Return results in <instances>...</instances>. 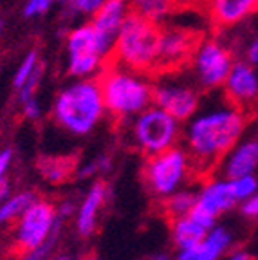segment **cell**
Wrapping results in <instances>:
<instances>
[{
	"mask_svg": "<svg viewBox=\"0 0 258 260\" xmlns=\"http://www.w3.org/2000/svg\"><path fill=\"white\" fill-rule=\"evenodd\" d=\"M246 126V110L228 100L224 105L197 110L188 119L182 134L191 170L197 175L211 174L224 155L240 141Z\"/></svg>",
	"mask_w": 258,
	"mask_h": 260,
	"instance_id": "obj_1",
	"label": "cell"
},
{
	"mask_svg": "<svg viewBox=\"0 0 258 260\" xmlns=\"http://www.w3.org/2000/svg\"><path fill=\"white\" fill-rule=\"evenodd\" d=\"M145 73L128 69L121 63H109L100 73L101 96L105 110L116 119H128L152 105V83Z\"/></svg>",
	"mask_w": 258,
	"mask_h": 260,
	"instance_id": "obj_2",
	"label": "cell"
},
{
	"mask_svg": "<svg viewBox=\"0 0 258 260\" xmlns=\"http://www.w3.org/2000/svg\"><path fill=\"white\" fill-rule=\"evenodd\" d=\"M53 112L56 123L67 132L74 136L90 134L107 114L98 80L81 78L63 89L54 102Z\"/></svg>",
	"mask_w": 258,
	"mask_h": 260,
	"instance_id": "obj_3",
	"label": "cell"
},
{
	"mask_svg": "<svg viewBox=\"0 0 258 260\" xmlns=\"http://www.w3.org/2000/svg\"><path fill=\"white\" fill-rule=\"evenodd\" d=\"M161 24L130 11L114 42L110 58L139 73H153L159 56Z\"/></svg>",
	"mask_w": 258,
	"mask_h": 260,
	"instance_id": "obj_4",
	"label": "cell"
},
{
	"mask_svg": "<svg viewBox=\"0 0 258 260\" xmlns=\"http://www.w3.org/2000/svg\"><path fill=\"white\" fill-rule=\"evenodd\" d=\"M130 134L137 150L148 157L177 145L181 139V121L152 103L134 116Z\"/></svg>",
	"mask_w": 258,
	"mask_h": 260,
	"instance_id": "obj_5",
	"label": "cell"
},
{
	"mask_svg": "<svg viewBox=\"0 0 258 260\" xmlns=\"http://www.w3.org/2000/svg\"><path fill=\"white\" fill-rule=\"evenodd\" d=\"M191 172V161L186 150L175 145L168 150L146 157L143 179L153 197L165 199L182 186Z\"/></svg>",
	"mask_w": 258,
	"mask_h": 260,
	"instance_id": "obj_6",
	"label": "cell"
},
{
	"mask_svg": "<svg viewBox=\"0 0 258 260\" xmlns=\"http://www.w3.org/2000/svg\"><path fill=\"white\" fill-rule=\"evenodd\" d=\"M107 44L101 40L92 24L74 27L67 37L69 73L74 78H92L105 67L107 56H110Z\"/></svg>",
	"mask_w": 258,
	"mask_h": 260,
	"instance_id": "obj_7",
	"label": "cell"
},
{
	"mask_svg": "<svg viewBox=\"0 0 258 260\" xmlns=\"http://www.w3.org/2000/svg\"><path fill=\"white\" fill-rule=\"evenodd\" d=\"M202 38L199 29L168 20L165 25H161L159 56L153 73H175V71H179L182 65H186L191 60Z\"/></svg>",
	"mask_w": 258,
	"mask_h": 260,
	"instance_id": "obj_8",
	"label": "cell"
},
{
	"mask_svg": "<svg viewBox=\"0 0 258 260\" xmlns=\"http://www.w3.org/2000/svg\"><path fill=\"white\" fill-rule=\"evenodd\" d=\"M56 220V206H53L49 201L35 199L31 206L18 217L15 230V246L24 253L38 248L51 235Z\"/></svg>",
	"mask_w": 258,
	"mask_h": 260,
	"instance_id": "obj_9",
	"label": "cell"
},
{
	"mask_svg": "<svg viewBox=\"0 0 258 260\" xmlns=\"http://www.w3.org/2000/svg\"><path fill=\"white\" fill-rule=\"evenodd\" d=\"M191 61H194V69L201 85L206 89H217L224 85L235 63L230 51L217 40L199 42Z\"/></svg>",
	"mask_w": 258,
	"mask_h": 260,
	"instance_id": "obj_10",
	"label": "cell"
},
{
	"mask_svg": "<svg viewBox=\"0 0 258 260\" xmlns=\"http://www.w3.org/2000/svg\"><path fill=\"white\" fill-rule=\"evenodd\" d=\"M152 103L166 110L177 121H188L199 110L201 100L194 87L172 78H163L152 85Z\"/></svg>",
	"mask_w": 258,
	"mask_h": 260,
	"instance_id": "obj_11",
	"label": "cell"
},
{
	"mask_svg": "<svg viewBox=\"0 0 258 260\" xmlns=\"http://www.w3.org/2000/svg\"><path fill=\"white\" fill-rule=\"evenodd\" d=\"M235 204H237V199L231 190L230 179H211L201 188L195 206L191 208L188 215L202 228L211 230L215 226L217 217L222 215L224 211L231 210Z\"/></svg>",
	"mask_w": 258,
	"mask_h": 260,
	"instance_id": "obj_12",
	"label": "cell"
},
{
	"mask_svg": "<svg viewBox=\"0 0 258 260\" xmlns=\"http://www.w3.org/2000/svg\"><path fill=\"white\" fill-rule=\"evenodd\" d=\"M224 94L228 102L240 109L258 102V74L249 61H235L224 81Z\"/></svg>",
	"mask_w": 258,
	"mask_h": 260,
	"instance_id": "obj_13",
	"label": "cell"
},
{
	"mask_svg": "<svg viewBox=\"0 0 258 260\" xmlns=\"http://www.w3.org/2000/svg\"><path fill=\"white\" fill-rule=\"evenodd\" d=\"M130 6L128 0H105L103 4L98 8V11L92 15V27L98 31L101 40L105 42L107 47L112 51L114 42L123 22L128 16Z\"/></svg>",
	"mask_w": 258,
	"mask_h": 260,
	"instance_id": "obj_14",
	"label": "cell"
},
{
	"mask_svg": "<svg viewBox=\"0 0 258 260\" xmlns=\"http://www.w3.org/2000/svg\"><path fill=\"white\" fill-rule=\"evenodd\" d=\"M220 162L224 179H237L254 174L258 168V139L253 138L238 141Z\"/></svg>",
	"mask_w": 258,
	"mask_h": 260,
	"instance_id": "obj_15",
	"label": "cell"
},
{
	"mask_svg": "<svg viewBox=\"0 0 258 260\" xmlns=\"http://www.w3.org/2000/svg\"><path fill=\"white\" fill-rule=\"evenodd\" d=\"M107 195H109V186L103 181H96L89 188V193L85 195V199L78 208L76 217V230L81 237H89L94 233L98 224V213L105 204Z\"/></svg>",
	"mask_w": 258,
	"mask_h": 260,
	"instance_id": "obj_16",
	"label": "cell"
},
{
	"mask_svg": "<svg viewBox=\"0 0 258 260\" xmlns=\"http://www.w3.org/2000/svg\"><path fill=\"white\" fill-rule=\"evenodd\" d=\"M231 233L226 228H211L206 233L204 240L197 244L195 248L181 249L177 260H218L220 255L230 248Z\"/></svg>",
	"mask_w": 258,
	"mask_h": 260,
	"instance_id": "obj_17",
	"label": "cell"
},
{
	"mask_svg": "<svg viewBox=\"0 0 258 260\" xmlns=\"http://www.w3.org/2000/svg\"><path fill=\"white\" fill-rule=\"evenodd\" d=\"M258 9V0H210L211 20L218 27H230Z\"/></svg>",
	"mask_w": 258,
	"mask_h": 260,
	"instance_id": "obj_18",
	"label": "cell"
},
{
	"mask_svg": "<svg viewBox=\"0 0 258 260\" xmlns=\"http://www.w3.org/2000/svg\"><path fill=\"white\" fill-rule=\"evenodd\" d=\"M172 235H174V244L179 249H190L195 248L197 244H201L204 240L206 233L210 230L202 228L199 222H195L190 215L179 217V219L172 220Z\"/></svg>",
	"mask_w": 258,
	"mask_h": 260,
	"instance_id": "obj_19",
	"label": "cell"
},
{
	"mask_svg": "<svg viewBox=\"0 0 258 260\" xmlns=\"http://www.w3.org/2000/svg\"><path fill=\"white\" fill-rule=\"evenodd\" d=\"M76 161L74 157H63V155H54V157H42L38 161V170L45 181L53 184H60L67 181L74 174Z\"/></svg>",
	"mask_w": 258,
	"mask_h": 260,
	"instance_id": "obj_20",
	"label": "cell"
},
{
	"mask_svg": "<svg viewBox=\"0 0 258 260\" xmlns=\"http://www.w3.org/2000/svg\"><path fill=\"white\" fill-rule=\"evenodd\" d=\"M128 6L132 13L157 24L166 20L170 15H174L177 9L174 0H128Z\"/></svg>",
	"mask_w": 258,
	"mask_h": 260,
	"instance_id": "obj_21",
	"label": "cell"
},
{
	"mask_svg": "<svg viewBox=\"0 0 258 260\" xmlns=\"http://www.w3.org/2000/svg\"><path fill=\"white\" fill-rule=\"evenodd\" d=\"M195 201H197V193L188 191V190H177L163 199V213H165L170 220L184 217V215H188L191 211V208L195 206Z\"/></svg>",
	"mask_w": 258,
	"mask_h": 260,
	"instance_id": "obj_22",
	"label": "cell"
},
{
	"mask_svg": "<svg viewBox=\"0 0 258 260\" xmlns=\"http://www.w3.org/2000/svg\"><path fill=\"white\" fill-rule=\"evenodd\" d=\"M37 199V195L33 191H20V193L8 197L6 201L0 203V224L11 222V220L18 219V217L31 206L33 201Z\"/></svg>",
	"mask_w": 258,
	"mask_h": 260,
	"instance_id": "obj_23",
	"label": "cell"
},
{
	"mask_svg": "<svg viewBox=\"0 0 258 260\" xmlns=\"http://www.w3.org/2000/svg\"><path fill=\"white\" fill-rule=\"evenodd\" d=\"M231 181V190H233V195L237 203H242L246 201L249 195H253L254 191H258V181L253 174L251 175H242V177L237 179H230Z\"/></svg>",
	"mask_w": 258,
	"mask_h": 260,
	"instance_id": "obj_24",
	"label": "cell"
},
{
	"mask_svg": "<svg viewBox=\"0 0 258 260\" xmlns=\"http://www.w3.org/2000/svg\"><path fill=\"white\" fill-rule=\"evenodd\" d=\"M105 0H61L67 15H94Z\"/></svg>",
	"mask_w": 258,
	"mask_h": 260,
	"instance_id": "obj_25",
	"label": "cell"
},
{
	"mask_svg": "<svg viewBox=\"0 0 258 260\" xmlns=\"http://www.w3.org/2000/svg\"><path fill=\"white\" fill-rule=\"evenodd\" d=\"M38 65H40V61H38V53L37 51H31V53L24 58L20 67L16 69L15 81H13V83H15V89H20V87L24 85L25 81L31 78V74L38 69Z\"/></svg>",
	"mask_w": 258,
	"mask_h": 260,
	"instance_id": "obj_26",
	"label": "cell"
},
{
	"mask_svg": "<svg viewBox=\"0 0 258 260\" xmlns=\"http://www.w3.org/2000/svg\"><path fill=\"white\" fill-rule=\"evenodd\" d=\"M40 78H42V65H38V69L31 74V78L18 89V100H20L22 103L31 100V98H35V90H37Z\"/></svg>",
	"mask_w": 258,
	"mask_h": 260,
	"instance_id": "obj_27",
	"label": "cell"
},
{
	"mask_svg": "<svg viewBox=\"0 0 258 260\" xmlns=\"http://www.w3.org/2000/svg\"><path fill=\"white\" fill-rule=\"evenodd\" d=\"M54 0H27V4L24 8V15L27 18H35V16H40L44 13H47L53 6Z\"/></svg>",
	"mask_w": 258,
	"mask_h": 260,
	"instance_id": "obj_28",
	"label": "cell"
},
{
	"mask_svg": "<svg viewBox=\"0 0 258 260\" xmlns=\"http://www.w3.org/2000/svg\"><path fill=\"white\" fill-rule=\"evenodd\" d=\"M110 168V159L109 157H98L96 161H92V162H89L87 167H83L80 170V177H89V175H94L96 172H103V170H109Z\"/></svg>",
	"mask_w": 258,
	"mask_h": 260,
	"instance_id": "obj_29",
	"label": "cell"
},
{
	"mask_svg": "<svg viewBox=\"0 0 258 260\" xmlns=\"http://www.w3.org/2000/svg\"><path fill=\"white\" fill-rule=\"evenodd\" d=\"M242 213L247 217H256L258 219V191H254L246 201H242Z\"/></svg>",
	"mask_w": 258,
	"mask_h": 260,
	"instance_id": "obj_30",
	"label": "cell"
},
{
	"mask_svg": "<svg viewBox=\"0 0 258 260\" xmlns=\"http://www.w3.org/2000/svg\"><path fill=\"white\" fill-rule=\"evenodd\" d=\"M22 105H24V114L29 119H38L42 116V107L37 98H31V100L22 103Z\"/></svg>",
	"mask_w": 258,
	"mask_h": 260,
	"instance_id": "obj_31",
	"label": "cell"
},
{
	"mask_svg": "<svg viewBox=\"0 0 258 260\" xmlns=\"http://www.w3.org/2000/svg\"><path fill=\"white\" fill-rule=\"evenodd\" d=\"M13 152L11 150H2L0 152V179L6 177V172H8L9 165H11Z\"/></svg>",
	"mask_w": 258,
	"mask_h": 260,
	"instance_id": "obj_32",
	"label": "cell"
},
{
	"mask_svg": "<svg viewBox=\"0 0 258 260\" xmlns=\"http://www.w3.org/2000/svg\"><path fill=\"white\" fill-rule=\"evenodd\" d=\"M56 213L60 219H67V217H71L74 213V204L71 203V201H65V203H61L60 206L56 208Z\"/></svg>",
	"mask_w": 258,
	"mask_h": 260,
	"instance_id": "obj_33",
	"label": "cell"
},
{
	"mask_svg": "<svg viewBox=\"0 0 258 260\" xmlns=\"http://www.w3.org/2000/svg\"><path fill=\"white\" fill-rule=\"evenodd\" d=\"M247 60L251 65H258V38H254L247 45Z\"/></svg>",
	"mask_w": 258,
	"mask_h": 260,
	"instance_id": "obj_34",
	"label": "cell"
},
{
	"mask_svg": "<svg viewBox=\"0 0 258 260\" xmlns=\"http://www.w3.org/2000/svg\"><path fill=\"white\" fill-rule=\"evenodd\" d=\"M9 197V183L6 181V177L0 179V203L6 201Z\"/></svg>",
	"mask_w": 258,
	"mask_h": 260,
	"instance_id": "obj_35",
	"label": "cell"
},
{
	"mask_svg": "<svg viewBox=\"0 0 258 260\" xmlns=\"http://www.w3.org/2000/svg\"><path fill=\"white\" fill-rule=\"evenodd\" d=\"M230 260H251L249 253L246 251H235L233 255L230 256Z\"/></svg>",
	"mask_w": 258,
	"mask_h": 260,
	"instance_id": "obj_36",
	"label": "cell"
},
{
	"mask_svg": "<svg viewBox=\"0 0 258 260\" xmlns=\"http://www.w3.org/2000/svg\"><path fill=\"white\" fill-rule=\"evenodd\" d=\"M175 2V8H179V6H186V8H190V6H194L195 2H201V0H174Z\"/></svg>",
	"mask_w": 258,
	"mask_h": 260,
	"instance_id": "obj_37",
	"label": "cell"
},
{
	"mask_svg": "<svg viewBox=\"0 0 258 260\" xmlns=\"http://www.w3.org/2000/svg\"><path fill=\"white\" fill-rule=\"evenodd\" d=\"M51 260H73V258L67 255H60V256H54V258H51Z\"/></svg>",
	"mask_w": 258,
	"mask_h": 260,
	"instance_id": "obj_38",
	"label": "cell"
},
{
	"mask_svg": "<svg viewBox=\"0 0 258 260\" xmlns=\"http://www.w3.org/2000/svg\"><path fill=\"white\" fill-rule=\"evenodd\" d=\"M153 260H170V258H168V255H157Z\"/></svg>",
	"mask_w": 258,
	"mask_h": 260,
	"instance_id": "obj_39",
	"label": "cell"
},
{
	"mask_svg": "<svg viewBox=\"0 0 258 260\" xmlns=\"http://www.w3.org/2000/svg\"><path fill=\"white\" fill-rule=\"evenodd\" d=\"M87 260H98L96 256H90V258H87Z\"/></svg>",
	"mask_w": 258,
	"mask_h": 260,
	"instance_id": "obj_40",
	"label": "cell"
},
{
	"mask_svg": "<svg viewBox=\"0 0 258 260\" xmlns=\"http://www.w3.org/2000/svg\"><path fill=\"white\" fill-rule=\"evenodd\" d=\"M0 32H2V20H0Z\"/></svg>",
	"mask_w": 258,
	"mask_h": 260,
	"instance_id": "obj_41",
	"label": "cell"
}]
</instances>
